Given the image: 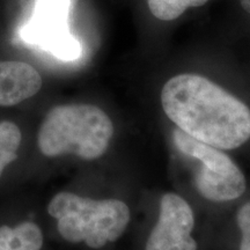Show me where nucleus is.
Here are the masks:
<instances>
[{
    "label": "nucleus",
    "instance_id": "obj_10",
    "mask_svg": "<svg viewBox=\"0 0 250 250\" xmlns=\"http://www.w3.org/2000/svg\"><path fill=\"white\" fill-rule=\"evenodd\" d=\"M210 0H147L151 13L162 21H171L180 18L186 9L201 7Z\"/></svg>",
    "mask_w": 250,
    "mask_h": 250
},
{
    "label": "nucleus",
    "instance_id": "obj_12",
    "mask_svg": "<svg viewBox=\"0 0 250 250\" xmlns=\"http://www.w3.org/2000/svg\"><path fill=\"white\" fill-rule=\"evenodd\" d=\"M240 4H241L242 8L245 9L247 13L250 14V0H239Z\"/></svg>",
    "mask_w": 250,
    "mask_h": 250
},
{
    "label": "nucleus",
    "instance_id": "obj_4",
    "mask_svg": "<svg viewBox=\"0 0 250 250\" xmlns=\"http://www.w3.org/2000/svg\"><path fill=\"white\" fill-rule=\"evenodd\" d=\"M173 142L181 154L198 162L193 183L201 195L211 202H229L246 191V177L232 159L213 146L197 140L179 127Z\"/></svg>",
    "mask_w": 250,
    "mask_h": 250
},
{
    "label": "nucleus",
    "instance_id": "obj_3",
    "mask_svg": "<svg viewBox=\"0 0 250 250\" xmlns=\"http://www.w3.org/2000/svg\"><path fill=\"white\" fill-rule=\"evenodd\" d=\"M57 220L58 232L71 243H86L99 249L120 239L130 221V208L118 199H96L62 191L48 205Z\"/></svg>",
    "mask_w": 250,
    "mask_h": 250
},
{
    "label": "nucleus",
    "instance_id": "obj_6",
    "mask_svg": "<svg viewBox=\"0 0 250 250\" xmlns=\"http://www.w3.org/2000/svg\"><path fill=\"white\" fill-rule=\"evenodd\" d=\"M193 227L195 215L190 205L176 193H166L145 250H197V242L191 236Z\"/></svg>",
    "mask_w": 250,
    "mask_h": 250
},
{
    "label": "nucleus",
    "instance_id": "obj_7",
    "mask_svg": "<svg viewBox=\"0 0 250 250\" xmlns=\"http://www.w3.org/2000/svg\"><path fill=\"white\" fill-rule=\"evenodd\" d=\"M42 77L33 65L21 61H0V105L13 107L36 95Z\"/></svg>",
    "mask_w": 250,
    "mask_h": 250
},
{
    "label": "nucleus",
    "instance_id": "obj_9",
    "mask_svg": "<svg viewBox=\"0 0 250 250\" xmlns=\"http://www.w3.org/2000/svg\"><path fill=\"white\" fill-rule=\"evenodd\" d=\"M21 131L13 122H0V177L5 168L18 159Z\"/></svg>",
    "mask_w": 250,
    "mask_h": 250
},
{
    "label": "nucleus",
    "instance_id": "obj_11",
    "mask_svg": "<svg viewBox=\"0 0 250 250\" xmlns=\"http://www.w3.org/2000/svg\"><path fill=\"white\" fill-rule=\"evenodd\" d=\"M236 221L242 236L239 250H250V202L242 205L237 211Z\"/></svg>",
    "mask_w": 250,
    "mask_h": 250
},
{
    "label": "nucleus",
    "instance_id": "obj_8",
    "mask_svg": "<svg viewBox=\"0 0 250 250\" xmlns=\"http://www.w3.org/2000/svg\"><path fill=\"white\" fill-rule=\"evenodd\" d=\"M43 234L35 223L26 221L15 227L0 226V250H41Z\"/></svg>",
    "mask_w": 250,
    "mask_h": 250
},
{
    "label": "nucleus",
    "instance_id": "obj_1",
    "mask_svg": "<svg viewBox=\"0 0 250 250\" xmlns=\"http://www.w3.org/2000/svg\"><path fill=\"white\" fill-rule=\"evenodd\" d=\"M165 114L183 132L219 149H234L250 139L246 103L198 74H179L161 92Z\"/></svg>",
    "mask_w": 250,
    "mask_h": 250
},
{
    "label": "nucleus",
    "instance_id": "obj_2",
    "mask_svg": "<svg viewBox=\"0 0 250 250\" xmlns=\"http://www.w3.org/2000/svg\"><path fill=\"white\" fill-rule=\"evenodd\" d=\"M114 134L107 114L93 104H64L48 111L37 134L45 156L74 154L94 160L104 154Z\"/></svg>",
    "mask_w": 250,
    "mask_h": 250
},
{
    "label": "nucleus",
    "instance_id": "obj_5",
    "mask_svg": "<svg viewBox=\"0 0 250 250\" xmlns=\"http://www.w3.org/2000/svg\"><path fill=\"white\" fill-rule=\"evenodd\" d=\"M70 0H40L36 19L27 28L26 39L64 62L76 61L81 44L70 33L67 15Z\"/></svg>",
    "mask_w": 250,
    "mask_h": 250
}]
</instances>
